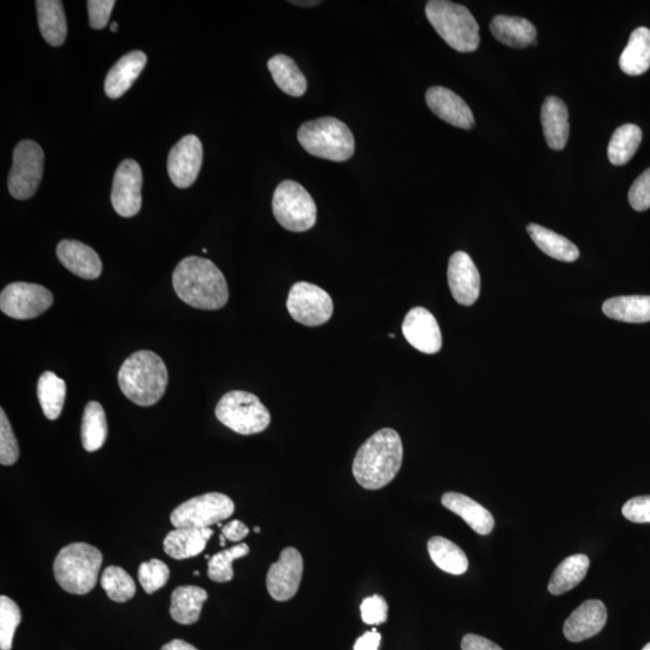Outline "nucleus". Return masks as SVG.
<instances>
[{"instance_id": "1", "label": "nucleus", "mask_w": 650, "mask_h": 650, "mask_svg": "<svg viewBox=\"0 0 650 650\" xmlns=\"http://www.w3.org/2000/svg\"><path fill=\"white\" fill-rule=\"evenodd\" d=\"M173 286L183 303L194 309L220 310L229 300L226 277L206 258L181 260L173 274Z\"/></svg>"}, {"instance_id": "2", "label": "nucleus", "mask_w": 650, "mask_h": 650, "mask_svg": "<svg viewBox=\"0 0 650 650\" xmlns=\"http://www.w3.org/2000/svg\"><path fill=\"white\" fill-rule=\"evenodd\" d=\"M403 458V442L397 431L378 430L358 449L352 466L353 476L365 489H381L398 475Z\"/></svg>"}, {"instance_id": "3", "label": "nucleus", "mask_w": 650, "mask_h": 650, "mask_svg": "<svg viewBox=\"0 0 650 650\" xmlns=\"http://www.w3.org/2000/svg\"><path fill=\"white\" fill-rule=\"evenodd\" d=\"M169 381L163 359L152 351L135 352L124 360L118 372L122 393L143 407L156 405L163 398Z\"/></svg>"}, {"instance_id": "4", "label": "nucleus", "mask_w": 650, "mask_h": 650, "mask_svg": "<svg viewBox=\"0 0 650 650\" xmlns=\"http://www.w3.org/2000/svg\"><path fill=\"white\" fill-rule=\"evenodd\" d=\"M103 554L87 543H72L58 553L53 572L59 587L75 595H86L96 587Z\"/></svg>"}, {"instance_id": "5", "label": "nucleus", "mask_w": 650, "mask_h": 650, "mask_svg": "<svg viewBox=\"0 0 650 650\" xmlns=\"http://www.w3.org/2000/svg\"><path fill=\"white\" fill-rule=\"evenodd\" d=\"M425 14L437 34L455 51L474 52L480 46V27L464 5L431 0L425 7Z\"/></svg>"}, {"instance_id": "6", "label": "nucleus", "mask_w": 650, "mask_h": 650, "mask_svg": "<svg viewBox=\"0 0 650 650\" xmlns=\"http://www.w3.org/2000/svg\"><path fill=\"white\" fill-rule=\"evenodd\" d=\"M298 140L310 155L332 162L348 161L356 149L351 129L334 117L304 123L299 129Z\"/></svg>"}, {"instance_id": "7", "label": "nucleus", "mask_w": 650, "mask_h": 650, "mask_svg": "<svg viewBox=\"0 0 650 650\" xmlns=\"http://www.w3.org/2000/svg\"><path fill=\"white\" fill-rule=\"evenodd\" d=\"M216 417L223 425L240 435L262 433L271 422L270 412L257 395L233 390L218 401Z\"/></svg>"}, {"instance_id": "8", "label": "nucleus", "mask_w": 650, "mask_h": 650, "mask_svg": "<svg viewBox=\"0 0 650 650\" xmlns=\"http://www.w3.org/2000/svg\"><path fill=\"white\" fill-rule=\"evenodd\" d=\"M273 212L289 232L303 233L315 227L317 206L311 194L295 181H283L275 189Z\"/></svg>"}, {"instance_id": "9", "label": "nucleus", "mask_w": 650, "mask_h": 650, "mask_svg": "<svg viewBox=\"0 0 650 650\" xmlns=\"http://www.w3.org/2000/svg\"><path fill=\"white\" fill-rule=\"evenodd\" d=\"M235 505L229 496L208 493L183 502L171 513V524L177 528L208 529L233 516Z\"/></svg>"}, {"instance_id": "10", "label": "nucleus", "mask_w": 650, "mask_h": 650, "mask_svg": "<svg viewBox=\"0 0 650 650\" xmlns=\"http://www.w3.org/2000/svg\"><path fill=\"white\" fill-rule=\"evenodd\" d=\"M44 151L32 140H23L15 147L10 170L9 192L17 200H27L37 193L44 174Z\"/></svg>"}, {"instance_id": "11", "label": "nucleus", "mask_w": 650, "mask_h": 650, "mask_svg": "<svg viewBox=\"0 0 650 650\" xmlns=\"http://www.w3.org/2000/svg\"><path fill=\"white\" fill-rule=\"evenodd\" d=\"M287 310L295 322L306 327H319L330 321L334 312L332 297L321 287L298 282L289 291Z\"/></svg>"}, {"instance_id": "12", "label": "nucleus", "mask_w": 650, "mask_h": 650, "mask_svg": "<svg viewBox=\"0 0 650 650\" xmlns=\"http://www.w3.org/2000/svg\"><path fill=\"white\" fill-rule=\"evenodd\" d=\"M52 304V293L37 283H11L0 294V309L15 319L37 318L49 310Z\"/></svg>"}, {"instance_id": "13", "label": "nucleus", "mask_w": 650, "mask_h": 650, "mask_svg": "<svg viewBox=\"0 0 650 650\" xmlns=\"http://www.w3.org/2000/svg\"><path fill=\"white\" fill-rule=\"evenodd\" d=\"M143 171L134 159H126L117 168L112 183L111 203L121 217H134L139 214L143 198Z\"/></svg>"}, {"instance_id": "14", "label": "nucleus", "mask_w": 650, "mask_h": 650, "mask_svg": "<svg viewBox=\"0 0 650 650\" xmlns=\"http://www.w3.org/2000/svg\"><path fill=\"white\" fill-rule=\"evenodd\" d=\"M304 573V560L298 549H283L280 560L270 566L267 576L268 592L276 601H288L298 593Z\"/></svg>"}, {"instance_id": "15", "label": "nucleus", "mask_w": 650, "mask_h": 650, "mask_svg": "<svg viewBox=\"0 0 650 650\" xmlns=\"http://www.w3.org/2000/svg\"><path fill=\"white\" fill-rule=\"evenodd\" d=\"M203 145L195 135H186L171 149L168 156V173L179 188L193 185L203 165Z\"/></svg>"}, {"instance_id": "16", "label": "nucleus", "mask_w": 650, "mask_h": 650, "mask_svg": "<svg viewBox=\"0 0 650 650\" xmlns=\"http://www.w3.org/2000/svg\"><path fill=\"white\" fill-rule=\"evenodd\" d=\"M447 277L458 304L472 306L476 303L481 293V275L468 253L455 252L449 258Z\"/></svg>"}, {"instance_id": "17", "label": "nucleus", "mask_w": 650, "mask_h": 650, "mask_svg": "<svg viewBox=\"0 0 650 650\" xmlns=\"http://www.w3.org/2000/svg\"><path fill=\"white\" fill-rule=\"evenodd\" d=\"M403 334L409 344L424 354L441 351L442 334L433 313L424 307H415L407 313L403 323Z\"/></svg>"}, {"instance_id": "18", "label": "nucleus", "mask_w": 650, "mask_h": 650, "mask_svg": "<svg viewBox=\"0 0 650 650\" xmlns=\"http://www.w3.org/2000/svg\"><path fill=\"white\" fill-rule=\"evenodd\" d=\"M425 100L429 109L442 121L462 129H471L475 126V117L469 105L448 88L441 86L429 88Z\"/></svg>"}, {"instance_id": "19", "label": "nucleus", "mask_w": 650, "mask_h": 650, "mask_svg": "<svg viewBox=\"0 0 650 650\" xmlns=\"http://www.w3.org/2000/svg\"><path fill=\"white\" fill-rule=\"evenodd\" d=\"M607 610L604 602L588 600L573 611L564 625V635L570 642H582L598 635L605 628Z\"/></svg>"}, {"instance_id": "20", "label": "nucleus", "mask_w": 650, "mask_h": 650, "mask_svg": "<svg viewBox=\"0 0 650 650\" xmlns=\"http://www.w3.org/2000/svg\"><path fill=\"white\" fill-rule=\"evenodd\" d=\"M57 257L70 273L85 280H96L102 275L103 264L92 247L76 240H63L57 246Z\"/></svg>"}, {"instance_id": "21", "label": "nucleus", "mask_w": 650, "mask_h": 650, "mask_svg": "<svg viewBox=\"0 0 650 650\" xmlns=\"http://www.w3.org/2000/svg\"><path fill=\"white\" fill-rule=\"evenodd\" d=\"M543 134L554 151L565 149L570 135L569 110L558 97H548L541 109Z\"/></svg>"}, {"instance_id": "22", "label": "nucleus", "mask_w": 650, "mask_h": 650, "mask_svg": "<svg viewBox=\"0 0 650 650\" xmlns=\"http://www.w3.org/2000/svg\"><path fill=\"white\" fill-rule=\"evenodd\" d=\"M146 63L147 57L143 51H133L123 56L106 75V96L111 99L122 97L143 73Z\"/></svg>"}, {"instance_id": "23", "label": "nucleus", "mask_w": 650, "mask_h": 650, "mask_svg": "<svg viewBox=\"0 0 650 650\" xmlns=\"http://www.w3.org/2000/svg\"><path fill=\"white\" fill-rule=\"evenodd\" d=\"M442 505L458 514L469 527L480 535H489L494 529V517L487 508L464 494L449 492L442 496Z\"/></svg>"}, {"instance_id": "24", "label": "nucleus", "mask_w": 650, "mask_h": 650, "mask_svg": "<svg viewBox=\"0 0 650 650\" xmlns=\"http://www.w3.org/2000/svg\"><path fill=\"white\" fill-rule=\"evenodd\" d=\"M490 31L496 40L513 49H524L535 44L537 35L535 26L529 20L505 15L494 17Z\"/></svg>"}, {"instance_id": "25", "label": "nucleus", "mask_w": 650, "mask_h": 650, "mask_svg": "<svg viewBox=\"0 0 650 650\" xmlns=\"http://www.w3.org/2000/svg\"><path fill=\"white\" fill-rule=\"evenodd\" d=\"M214 535L212 529H185L177 528L165 537L164 551L170 558L183 560L197 557L202 553Z\"/></svg>"}, {"instance_id": "26", "label": "nucleus", "mask_w": 650, "mask_h": 650, "mask_svg": "<svg viewBox=\"0 0 650 650\" xmlns=\"http://www.w3.org/2000/svg\"><path fill=\"white\" fill-rule=\"evenodd\" d=\"M209 595L203 588L195 585H182L171 595L170 614L176 623L192 625L200 619L203 605Z\"/></svg>"}, {"instance_id": "27", "label": "nucleus", "mask_w": 650, "mask_h": 650, "mask_svg": "<svg viewBox=\"0 0 650 650\" xmlns=\"http://www.w3.org/2000/svg\"><path fill=\"white\" fill-rule=\"evenodd\" d=\"M620 69L626 75L638 76L650 68V29L638 27L632 32L619 59Z\"/></svg>"}, {"instance_id": "28", "label": "nucleus", "mask_w": 650, "mask_h": 650, "mask_svg": "<svg viewBox=\"0 0 650 650\" xmlns=\"http://www.w3.org/2000/svg\"><path fill=\"white\" fill-rule=\"evenodd\" d=\"M35 4L41 35L51 46H62L68 34L63 3L59 0H38Z\"/></svg>"}, {"instance_id": "29", "label": "nucleus", "mask_w": 650, "mask_h": 650, "mask_svg": "<svg viewBox=\"0 0 650 650\" xmlns=\"http://www.w3.org/2000/svg\"><path fill=\"white\" fill-rule=\"evenodd\" d=\"M527 230L535 245L547 256L565 263L576 262L579 258L578 247L565 236L534 223L529 224Z\"/></svg>"}, {"instance_id": "30", "label": "nucleus", "mask_w": 650, "mask_h": 650, "mask_svg": "<svg viewBox=\"0 0 650 650\" xmlns=\"http://www.w3.org/2000/svg\"><path fill=\"white\" fill-rule=\"evenodd\" d=\"M602 311L608 318L625 323L650 322V297L647 295H630L608 299L602 305Z\"/></svg>"}, {"instance_id": "31", "label": "nucleus", "mask_w": 650, "mask_h": 650, "mask_svg": "<svg viewBox=\"0 0 650 650\" xmlns=\"http://www.w3.org/2000/svg\"><path fill=\"white\" fill-rule=\"evenodd\" d=\"M268 68L277 87L292 97H303L307 91L305 75L297 63L286 55H276L268 62Z\"/></svg>"}, {"instance_id": "32", "label": "nucleus", "mask_w": 650, "mask_h": 650, "mask_svg": "<svg viewBox=\"0 0 650 650\" xmlns=\"http://www.w3.org/2000/svg\"><path fill=\"white\" fill-rule=\"evenodd\" d=\"M428 552L434 564L451 575H464L469 569V559L463 549L445 537H431L428 542Z\"/></svg>"}, {"instance_id": "33", "label": "nucleus", "mask_w": 650, "mask_h": 650, "mask_svg": "<svg viewBox=\"0 0 650 650\" xmlns=\"http://www.w3.org/2000/svg\"><path fill=\"white\" fill-rule=\"evenodd\" d=\"M589 565V558L584 554H575L566 558L555 569L551 581H549V593L561 595L570 592L587 576Z\"/></svg>"}, {"instance_id": "34", "label": "nucleus", "mask_w": 650, "mask_h": 650, "mask_svg": "<svg viewBox=\"0 0 650 650\" xmlns=\"http://www.w3.org/2000/svg\"><path fill=\"white\" fill-rule=\"evenodd\" d=\"M108 439V422L103 406L97 401H90L82 417L81 440L87 452H96Z\"/></svg>"}, {"instance_id": "35", "label": "nucleus", "mask_w": 650, "mask_h": 650, "mask_svg": "<svg viewBox=\"0 0 650 650\" xmlns=\"http://www.w3.org/2000/svg\"><path fill=\"white\" fill-rule=\"evenodd\" d=\"M37 394L46 418L50 419V421H56L61 416L65 394H67V386H65L64 380L59 378L55 372H44L38 381Z\"/></svg>"}, {"instance_id": "36", "label": "nucleus", "mask_w": 650, "mask_h": 650, "mask_svg": "<svg viewBox=\"0 0 650 650\" xmlns=\"http://www.w3.org/2000/svg\"><path fill=\"white\" fill-rule=\"evenodd\" d=\"M642 141V130L636 124H624L613 133L608 145V159L613 165H624L636 155Z\"/></svg>"}, {"instance_id": "37", "label": "nucleus", "mask_w": 650, "mask_h": 650, "mask_svg": "<svg viewBox=\"0 0 650 650\" xmlns=\"http://www.w3.org/2000/svg\"><path fill=\"white\" fill-rule=\"evenodd\" d=\"M102 587L109 599L115 602H127L137 593L134 579L122 567L109 566L102 575Z\"/></svg>"}, {"instance_id": "38", "label": "nucleus", "mask_w": 650, "mask_h": 650, "mask_svg": "<svg viewBox=\"0 0 650 650\" xmlns=\"http://www.w3.org/2000/svg\"><path fill=\"white\" fill-rule=\"evenodd\" d=\"M248 553H250V547L246 543H241V545L226 549V551L211 557L208 571L211 581L217 583L232 581L234 577L233 561L246 557Z\"/></svg>"}, {"instance_id": "39", "label": "nucleus", "mask_w": 650, "mask_h": 650, "mask_svg": "<svg viewBox=\"0 0 650 650\" xmlns=\"http://www.w3.org/2000/svg\"><path fill=\"white\" fill-rule=\"evenodd\" d=\"M22 614L20 607L8 596H0V649L11 650Z\"/></svg>"}, {"instance_id": "40", "label": "nucleus", "mask_w": 650, "mask_h": 650, "mask_svg": "<svg viewBox=\"0 0 650 650\" xmlns=\"http://www.w3.org/2000/svg\"><path fill=\"white\" fill-rule=\"evenodd\" d=\"M170 570L162 560L152 559L139 567V581L147 594L156 593L168 583Z\"/></svg>"}, {"instance_id": "41", "label": "nucleus", "mask_w": 650, "mask_h": 650, "mask_svg": "<svg viewBox=\"0 0 650 650\" xmlns=\"http://www.w3.org/2000/svg\"><path fill=\"white\" fill-rule=\"evenodd\" d=\"M20 457L19 442L5 411L0 410V463L4 466L14 465Z\"/></svg>"}, {"instance_id": "42", "label": "nucleus", "mask_w": 650, "mask_h": 650, "mask_svg": "<svg viewBox=\"0 0 650 650\" xmlns=\"http://www.w3.org/2000/svg\"><path fill=\"white\" fill-rule=\"evenodd\" d=\"M362 619L368 625H381L388 619L387 601L380 595H372L366 598L360 606Z\"/></svg>"}, {"instance_id": "43", "label": "nucleus", "mask_w": 650, "mask_h": 650, "mask_svg": "<svg viewBox=\"0 0 650 650\" xmlns=\"http://www.w3.org/2000/svg\"><path fill=\"white\" fill-rule=\"evenodd\" d=\"M632 209L646 211L650 209V168L637 177L629 191Z\"/></svg>"}, {"instance_id": "44", "label": "nucleus", "mask_w": 650, "mask_h": 650, "mask_svg": "<svg viewBox=\"0 0 650 650\" xmlns=\"http://www.w3.org/2000/svg\"><path fill=\"white\" fill-rule=\"evenodd\" d=\"M623 516L630 522L650 523V495L636 496L623 506Z\"/></svg>"}, {"instance_id": "45", "label": "nucleus", "mask_w": 650, "mask_h": 650, "mask_svg": "<svg viewBox=\"0 0 650 650\" xmlns=\"http://www.w3.org/2000/svg\"><path fill=\"white\" fill-rule=\"evenodd\" d=\"M115 4L114 0H90L87 2L91 28L98 29V31L104 29L109 23Z\"/></svg>"}, {"instance_id": "46", "label": "nucleus", "mask_w": 650, "mask_h": 650, "mask_svg": "<svg viewBox=\"0 0 650 650\" xmlns=\"http://www.w3.org/2000/svg\"><path fill=\"white\" fill-rule=\"evenodd\" d=\"M462 650H504L494 642L482 636L468 634L462 641Z\"/></svg>"}, {"instance_id": "47", "label": "nucleus", "mask_w": 650, "mask_h": 650, "mask_svg": "<svg viewBox=\"0 0 650 650\" xmlns=\"http://www.w3.org/2000/svg\"><path fill=\"white\" fill-rule=\"evenodd\" d=\"M248 534H250V529H248L244 523L240 522V520H233V522L228 523L226 527H223L222 529V535L226 537L228 541L232 542L244 540Z\"/></svg>"}, {"instance_id": "48", "label": "nucleus", "mask_w": 650, "mask_h": 650, "mask_svg": "<svg viewBox=\"0 0 650 650\" xmlns=\"http://www.w3.org/2000/svg\"><path fill=\"white\" fill-rule=\"evenodd\" d=\"M382 637L376 629L365 632L362 637H359L354 644V650H378L380 648Z\"/></svg>"}, {"instance_id": "49", "label": "nucleus", "mask_w": 650, "mask_h": 650, "mask_svg": "<svg viewBox=\"0 0 650 650\" xmlns=\"http://www.w3.org/2000/svg\"><path fill=\"white\" fill-rule=\"evenodd\" d=\"M162 650H198V649L192 646V644H189L185 641L174 640L165 644Z\"/></svg>"}, {"instance_id": "50", "label": "nucleus", "mask_w": 650, "mask_h": 650, "mask_svg": "<svg viewBox=\"0 0 650 650\" xmlns=\"http://www.w3.org/2000/svg\"><path fill=\"white\" fill-rule=\"evenodd\" d=\"M292 4L299 5V7H315L319 2H291Z\"/></svg>"}, {"instance_id": "51", "label": "nucleus", "mask_w": 650, "mask_h": 650, "mask_svg": "<svg viewBox=\"0 0 650 650\" xmlns=\"http://www.w3.org/2000/svg\"><path fill=\"white\" fill-rule=\"evenodd\" d=\"M118 25L117 22H112L111 23V32H117Z\"/></svg>"}, {"instance_id": "52", "label": "nucleus", "mask_w": 650, "mask_h": 650, "mask_svg": "<svg viewBox=\"0 0 650 650\" xmlns=\"http://www.w3.org/2000/svg\"><path fill=\"white\" fill-rule=\"evenodd\" d=\"M220 539H221V546H222V547L226 546V540H227L226 537H224L223 535H221V536H220Z\"/></svg>"}, {"instance_id": "53", "label": "nucleus", "mask_w": 650, "mask_h": 650, "mask_svg": "<svg viewBox=\"0 0 650 650\" xmlns=\"http://www.w3.org/2000/svg\"><path fill=\"white\" fill-rule=\"evenodd\" d=\"M642 650H650V643L646 644V646H644Z\"/></svg>"}, {"instance_id": "54", "label": "nucleus", "mask_w": 650, "mask_h": 650, "mask_svg": "<svg viewBox=\"0 0 650 650\" xmlns=\"http://www.w3.org/2000/svg\"><path fill=\"white\" fill-rule=\"evenodd\" d=\"M254 533L259 534L260 533V528H254Z\"/></svg>"}, {"instance_id": "55", "label": "nucleus", "mask_w": 650, "mask_h": 650, "mask_svg": "<svg viewBox=\"0 0 650 650\" xmlns=\"http://www.w3.org/2000/svg\"><path fill=\"white\" fill-rule=\"evenodd\" d=\"M193 575H194V576H199V575H200V572H199V571H194V572H193Z\"/></svg>"}]
</instances>
